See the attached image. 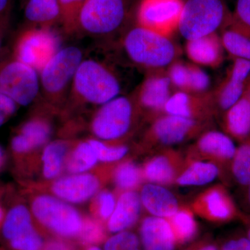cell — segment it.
<instances>
[{"label": "cell", "instance_id": "cell-7", "mask_svg": "<svg viewBox=\"0 0 250 250\" xmlns=\"http://www.w3.org/2000/svg\"><path fill=\"white\" fill-rule=\"evenodd\" d=\"M31 210L42 225L62 236H77L83 226L80 213L58 197L39 195L33 200Z\"/></svg>", "mask_w": 250, "mask_h": 250}, {"label": "cell", "instance_id": "cell-3", "mask_svg": "<svg viewBox=\"0 0 250 250\" xmlns=\"http://www.w3.org/2000/svg\"><path fill=\"white\" fill-rule=\"evenodd\" d=\"M84 59L76 46L61 47L39 72L41 89L50 101H60L71 90L75 74Z\"/></svg>", "mask_w": 250, "mask_h": 250}, {"label": "cell", "instance_id": "cell-12", "mask_svg": "<svg viewBox=\"0 0 250 250\" xmlns=\"http://www.w3.org/2000/svg\"><path fill=\"white\" fill-rule=\"evenodd\" d=\"M172 88L170 79L164 69L150 70L133 94L136 108L151 113L164 111L166 103L174 93Z\"/></svg>", "mask_w": 250, "mask_h": 250}, {"label": "cell", "instance_id": "cell-54", "mask_svg": "<svg viewBox=\"0 0 250 250\" xmlns=\"http://www.w3.org/2000/svg\"><path fill=\"white\" fill-rule=\"evenodd\" d=\"M3 216H4V213H3V210L1 209V207H0V223L2 220Z\"/></svg>", "mask_w": 250, "mask_h": 250}, {"label": "cell", "instance_id": "cell-36", "mask_svg": "<svg viewBox=\"0 0 250 250\" xmlns=\"http://www.w3.org/2000/svg\"><path fill=\"white\" fill-rule=\"evenodd\" d=\"M188 69V91L195 94L208 93L210 78L203 70L195 63H187Z\"/></svg>", "mask_w": 250, "mask_h": 250}, {"label": "cell", "instance_id": "cell-19", "mask_svg": "<svg viewBox=\"0 0 250 250\" xmlns=\"http://www.w3.org/2000/svg\"><path fill=\"white\" fill-rule=\"evenodd\" d=\"M141 201L153 216L172 218L178 211V202L170 191L157 184H146L141 190Z\"/></svg>", "mask_w": 250, "mask_h": 250}, {"label": "cell", "instance_id": "cell-11", "mask_svg": "<svg viewBox=\"0 0 250 250\" xmlns=\"http://www.w3.org/2000/svg\"><path fill=\"white\" fill-rule=\"evenodd\" d=\"M232 60L224 80L215 90L209 92L213 108L223 113L243 96L250 77V62L239 59Z\"/></svg>", "mask_w": 250, "mask_h": 250}, {"label": "cell", "instance_id": "cell-39", "mask_svg": "<svg viewBox=\"0 0 250 250\" xmlns=\"http://www.w3.org/2000/svg\"><path fill=\"white\" fill-rule=\"evenodd\" d=\"M11 246L16 250H40L42 240L35 229L10 241Z\"/></svg>", "mask_w": 250, "mask_h": 250}, {"label": "cell", "instance_id": "cell-17", "mask_svg": "<svg viewBox=\"0 0 250 250\" xmlns=\"http://www.w3.org/2000/svg\"><path fill=\"white\" fill-rule=\"evenodd\" d=\"M141 239L144 250H174L177 241L170 223L155 216L143 220Z\"/></svg>", "mask_w": 250, "mask_h": 250}, {"label": "cell", "instance_id": "cell-5", "mask_svg": "<svg viewBox=\"0 0 250 250\" xmlns=\"http://www.w3.org/2000/svg\"><path fill=\"white\" fill-rule=\"evenodd\" d=\"M136 108L133 98L116 97L100 106L92 121V132L103 141L121 139L129 132Z\"/></svg>", "mask_w": 250, "mask_h": 250}, {"label": "cell", "instance_id": "cell-13", "mask_svg": "<svg viewBox=\"0 0 250 250\" xmlns=\"http://www.w3.org/2000/svg\"><path fill=\"white\" fill-rule=\"evenodd\" d=\"M100 180L88 173L72 174L54 182L52 190L56 197L70 203H82L98 192Z\"/></svg>", "mask_w": 250, "mask_h": 250}, {"label": "cell", "instance_id": "cell-43", "mask_svg": "<svg viewBox=\"0 0 250 250\" xmlns=\"http://www.w3.org/2000/svg\"><path fill=\"white\" fill-rule=\"evenodd\" d=\"M17 105L14 100L0 93V126L14 115Z\"/></svg>", "mask_w": 250, "mask_h": 250}, {"label": "cell", "instance_id": "cell-14", "mask_svg": "<svg viewBox=\"0 0 250 250\" xmlns=\"http://www.w3.org/2000/svg\"><path fill=\"white\" fill-rule=\"evenodd\" d=\"M200 129L196 120L166 114L158 118L153 124L149 137L161 144H178L190 137Z\"/></svg>", "mask_w": 250, "mask_h": 250}, {"label": "cell", "instance_id": "cell-49", "mask_svg": "<svg viewBox=\"0 0 250 250\" xmlns=\"http://www.w3.org/2000/svg\"><path fill=\"white\" fill-rule=\"evenodd\" d=\"M195 250H218V249L216 246H213V245H207V246Z\"/></svg>", "mask_w": 250, "mask_h": 250}, {"label": "cell", "instance_id": "cell-26", "mask_svg": "<svg viewBox=\"0 0 250 250\" xmlns=\"http://www.w3.org/2000/svg\"><path fill=\"white\" fill-rule=\"evenodd\" d=\"M67 150V143L54 141L46 146L42 154V172L45 178L58 177L62 172Z\"/></svg>", "mask_w": 250, "mask_h": 250}, {"label": "cell", "instance_id": "cell-34", "mask_svg": "<svg viewBox=\"0 0 250 250\" xmlns=\"http://www.w3.org/2000/svg\"><path fill=\"white\" fill-rule=\"evenodd\" d=\"M115 181L117 186L123 190H129L134 188L141 181L139 167L131 162L121 164L117 168Z\"/></svg>", "mask_w": 250, "mask_h": 250}, {"label": "cell", "instance_id": "cell-1", "mask_svg": "<svg viewBox=\"0 0 250 250\" xmlns=\"http://www.w3.org/2000/svg\"><path fill=\"white\" fill-rule=\"evenodd\" d=\"M123 45L133 62L149 70L167 67L179 56V49L170 37L137 25L126 34Z\"/></svg>", "mask_w": 250, "mask_h": 250}, {"label": "cell", "instance_id": "cell-4", "mask_svg": "<svg viewBox=\"0 0 250 250\" xmlns=\"http://www.w3.org/2000/svg\"><path fill=\"white\" fill-rule=\"evenodd\" d=\"M221 0H188L178 30L187 41L217 33L230 16Z\"/></svg>", "mask_w": 250, "mask_h": 250}, {"label": "cell", "instance_id": "cell-16", "mask_svg": "<svg viewBox=\"0 0 250 250\" xmlns=\"http://www.w3.org/2000/svg\"><path fill=\"white\" fill-rule=\"evenodd\" d=\"M221 38L217 33L194 40L187 41L186 52L192 63L216 68L225 58Z\"/></svg>", "mask_w": 250, "mask_h": 250}, {"label": "cell", "instance_id": "cell-20", "mask_svg": "<svg viewBox=\"0 0 250 250\" xmlns=\"http://www.w3.org/2000/svg\"><path fill=\"white\" fill-rule=\"evenodd\" d=\"M141 204V197L137 192L132 190L123 192L116 202L114 211L108 218V231L121 232L132 226L139 218Z\"/></svg>", "mask_w": 250, "mask_h": 250}, {"label": "cell", "instance_id": "cell-48", "mask_svg": "<svg viewBox=\"0 0 250 250\" xmlns=\"http://www.w3.org/2000/svg\"><path fill=\"white\" fill-rule=\"evenodd\" d=\"M246 200L247 202V206L248 208H250V184L246 187Z\"/></svg>", "mask_w": 250, "mask_h": 250}, {"label": "cell", "instance_id": "cell-15", "mask_svg": "<svg viewBox=\"0 0 250 250\" xmlns=\"http://www.w3.org/2000/svg\"><path fill=\"white\" fill-rule=\"evenodd\" d=\"M212 111H214V108L210 100L209 92L201 95L175 90L164 108L166 114L196 121L207 118Z\"/></svg>", "mask_w": 250, "mask_h": 250}, {"label": "cell", "instance_id": "cell-18", "mask_svg": "<svg viewBox=\"0 0 250 250\" xmlns=\"http://www.w3.org/2000/svg\"><path fill=\"white\" fill-rule=\"evenodd\" d=\"M225 52L231 59L250 62V30L230 14L221 28L220 34Z\"/></svg>", "mask_w": 250, "mask_h": 250}, {"label": "cell", "instance_id": "cell-42", "mask_svg": "<svg viewBox=\"0 0 250 250\" xmlns=\"http://www.w3.org/2000/svg\"><path fill=\"white\" fill-rule=\"evenodd\" d=\"M233 17L250 30V0H237Z\"/></svg>", "mask_w": 250, "mask_h": 250}, {"label": "cell", "instance_id": "cell-41", "mask_svg": "<svg viewBox=\"0 0 250 250\" xmlns=\"http://www.w3.org/2000/svg\"><path fill=\"white\" fill-rule=\"evenodd\" d=\"M95 205L99 217L103 220H108L114 211L116 202L111 192L103 191L97 197Z\"/></svg>", "mask_w": 250, "mask_h": 250}, {"label": "cell", "instance_id": "cell-8", "mask_svg": "<svg viewBox=\"0 0 250 250\" xmlns=\"http://www.w3.org/2000/svg\"><path fill=\"white\" fill-rule=\"evenodd\" d=\"M39 72L17 59L0 63V93L18 105L28 106L39 96Z\"/></svg>", "mask_w": 250, "mask_h": 250}, {"label": "cell", "instance_id": "cell-24", "mask_svg": "<svg viewBox=\"0 0 250 250\" xmlns=\"http://www.w3.org/2000/svg\"><path fill=\"white\" fill-rule=\"evenodd\" d=\"M34 229L30 212L24 205H17L10 210L3 225V235L11 240L22 236Z\"/></svg>", "mask_w": 250, "mask_h": 250}, {"label": "cell", "instance_id": "cell-27", "mask_svg": "<svg viewBox=\"0 0 250 250\" xmlns=\"http://www.w3.org/2000/svg\"><path fill=\"white\" fill-rule=\"evenodd\" d=\"M93 146L89 141L79 143L67 158L66 167L72 174L85 173L98 162Z\"/></svg>", "mask_w": 250, "mask_h": 250}, {"label": "cell", "instance_id": "cell-32", "mask_svg": "<svg viewBox=\"0 0 250 250\" xmlns=\"http://www.w3.org/2000/svg\"><path fill=\"white\" fill-rule=\"evenodd\" d=\"M61 24L67 32L78 30L79 16L86 0H58Z\"/></svg>", "mask_w": 250, "mask_h": 250}, {"label": "cell", "instance_id": "cell-56", "mask_svg": "<svg viewBox=\"0 0 250 250\" xmlns=\"http://www.w3.org/2000/svg\"><path fill=\"white\" fill-rule=\"evenodd\" d=\"M133 250H141V249H140V248H136V249Z\"/></svg>", "mask_w": 250, "mask_h": 250}, {"label": "cell", "instance_id": "cell-6", "mask_svg": "<svg viewBox=\"0 0 250 250\" xmlns=\"http://www.w3.org/2000/svg\"><path fill=\"white\" fill-rule=\"evenodd\" d=\"M126 0H86L81 10L78 29L94 36L116 32L127 16Z\"/></svg>", "mask_w": 250, "mask_h": 250}, {"label": "cell", "instance_id": "cell-52", "mask_svg": "<svg viewBox=\"0 0 250 250\" xmlns=\"http://www.w3.org/2000/svg\"><path fill=\"white\" fill-rule=\"evenodd\" d=\"M3 162V153L1 149H0V167H1V164Z\"/></svg>", "mask_w": 250, "mask_h": 250}, {"label": "cell", "instance_id": "cell-38", "mask_svg": "<svg viewBox=\"0 0 250 250\" xmlns=\"http://www.w3.org/2000/svg\"><path fill=\"white\" fill-rule=\"evenodd\" d=\"M166 72L173 88H175L176 90L188 91V69L187 63L180 61H175L167 67Z\"/></svg>", "mask_w": 250, "mask_h": 250}, {"label": "cell", "instance_id": "cell-46", "mask_svg": "<svg viewBox=\"0 0 250 250\" xmlns=\"http://www.w3.org/2000/svg\"><path fill=\"white\" fill-rule=\"evenodd\" d=\"M12 0H0V22H7Z\"/></svg>", "mask_w": 250, "mask_h": 250}, {"label": "cell", "instance_id": "cell-55", "mask_svg": "<svg viewBox=\"0 0 250 250\" xmlns=\"http://www.w3.org/2000/svg\"><path fill=\"white\" fill-rule=\"evenodd\" d=\"M248 238H249L250 241V226L249 227V229H248Z\"/></svg>", "mask_w": 250, "mask_h": 250}, {"label": "cell", "instance_id": "cell-35", "mask_svg": "<svg viewBox=\"0 0 250 250\" xmlns=\"http://www.w3.org/2000/svg\"><path fill=\"white\" fill-rule=\"evenodd\" d=\"M96 153L99 161L102 162H114L121 160L128 152L126 146H111L100 140H88Z\"/></svg>", "mask_w": 250, "mask_h": 250}, {"label": "cell", "instance_id": "cell-22", "mask_svg": "<svg viewBox=\"0 0 250 250\" xmlns=\"http://www.w3.org/2000/svg\"><path fill=\"white\" fill-rule=\"evenodd\" d=\"M24 17L35 27L51 28L61 22L58 0H27Z\"/></svg>", "mask_w": 250, "mask_h": 250}, {"label": "cell", "instance_id": "cell-50", "mask_svg": "<svg viewBox=\"0 0 250 250\" xmlns=\"http://www.w3.org/2000/svg\"><path fill=\"white\" fill-rule=\"evenodd\" d=\"M6 22H0V49L1 45V34H2L3 29L6 27Z\"/></svg>", "mask_w": 250, "mask_h": 250}, {"label": "cell", "instance_id": "cell-21", "mask_svg": "<svg viewBox=\"0 0 250 250\" xmlns=\"http://www.w3.org/2000/svg\"><path fill=\"white\" fill-rule=\"evenodd\" d=\"M224 113V125L228 136L242 143L250 141V99L246 91Z\"/></svg>", "mask_w": 250, "mask_h": 250}, {"label": "cell", "instance_id": "cell-31", "mask_svg": "<svg viewBox=\"0 0 250 250\" xmlns=\"http://www.w3.org/2000/svg\"><path fill=\"white\" fill-rule=\"evenodd\" d=\"M145 177L153 183H169L174 177V170L170 161L165 156L154 158L146 164Z\"/></svg>", "mask_w": 250, "mask_h": 250}, {"label": "cell", "instance_id": "cell-29", "mask_svg": "<svg viewBox=\"0 0 250 250\" xmlns=\"http://www.w3.org/2000/svg\"><path fill=\"white\" fill-rule=\"evenodd\" d=\"M231 172L236 182L243 187L250 184V141L237 147L231 161Z\"/></svg>", "mask_w": 250, "mask_h": 250}, {"label": "cell", "instance_id": "cell-44", "mask_svg": "<svg viewBox=\"0 0 250 250\" xmlns=\"http://www.w3.org/2000/svg\"><path fill=\"white\" fill-rule=\"evenodd\" d=\"M11 147L14 152L18 154H27L34 149L30 143L20 133L15 136L13 139Z\"/></svg>", "mask_w": 250, "mask_h": 250}, {"label": "cell", "instance_id": "cell-53", "mask_svg": "<svg viewBox=\"0 0 250 250\" xmlns=\"http://www.w3.org/2000/svg\"><path fill=\"white\" fill-rule=\"evenodd\" d=\"M85 250H102L100 249V248H98V247L96 246H92L90 247V248H88V249Z\"/></svg>", "mask_w": 250, "mask_h": 250}, {"label": "cell", "instance_id": "cell-30", "mask_svg": "<svg viewBox=\"0 0 250 250\" xmlns=\"http://www.w3.org/2000/svg\"><path fill=\"white\" fill-rule=\"evenodd\" d=\"M52 129L48 122L42 118H34L21 128L20 134L30 143L34 149L44 146L50 137Z\"/></svg>", "mask_w": 250, "mask_h": 250}, {"label": "cell", "instance_id": "cell-23", "mask_svg": "<svg viewBox=\"0 0 250 250\" xmlns=\"http://www.w3.org/2000/svg\"><path fill=\"white\" fill-rule=\"evenodd\" d=\"M197 147L205 154L213 155L225 161H232L237 147L228 134L218 131H210L202 135Z\"/></svg>", "mask_w": 250, "mask_h": 250}, {"label": "cell", "instance_id": "cell-33", "mask_svg": "<svg viewBox=\"0 0 250 250\" xmlns=\"http://www.w3.org/2000/svg\"><path fill=\"white\" fill-rule=\"evenodd\" d=\"M170 225L177 241H189L196 233L197 227L195 220L192 215L187 211H177L172 217Z\"/></svg>", "mask_w": 250, "mask_h": 250}, {"label": "cell", "instance_id": "cell-37", "mask_svg": "<svg viewBox=\"0 0 250 250\" xmlns=\"http://www.w3.org/2000/svg\"><path fill=\"white\" fill-rule=\"evenodd\" d=\"M140 248V241L135 233L121 231L108 238L104 250H133Z\"/></svg>", "mask_w": 250, "mask_h": 250}, {"label": "cell", "instance_id": "cell-28", "mask_svg": "<svg viewBox=\"0 0 250 250\" xmlns=\"http://www.w3.org/2000/svg\"><path fill=\"white\" fill-rule=\"evenodd\" d=\"M205 202L210 216L216 220H229L236 214L233 202L223 190H211L206 195Z\"/></svg>", "mask_w": 250, "mask_h": 250}, {"label": "cell", "instance_id": "cell-47", "mask_svg": "<svg viewBox=\"0 0 250 250\" xmlns=\"http://www.w3.org/2000/svg\"><path fill=\"white\" fill-rule=\"evenodd\" d=\"M45 250H72L70 246L60 241H52L45 247Z\"/></svg>", "mask_w": 250, "mask_h": 250}, {"label": "cell", "instance_id": "cell-2", "mask_svg": "<svg viewBox=\"0 0 250 250\" xmlns=\"http://www.w3.org/2000/svg\"><path fill=\"white\" fill-rule=\"evenodd\" d=\"M71 92L84 103L101 106L119 96L121 84L106 64L95 59H83L75 74Z\"/></svg>", "mask_w": 250, "mask_h": 250}, {"label": "cell", "instance_id": "cell-25", "mask_svg": "<svg viewBox=\"0 0 250 250\" xmlns=\"http://www.w3.org/2000/svg\"><path fill=\"white\" fill-rule=\"evenodd\" d=\"M219 174L218 166L211 163L195 162L183 172L177 182L183 187L202 186L216 179Z\"/></svg>", "mask_w": 250, "mask_h": 250}, {"label": "cell", "instance_id": "cell-45", "mask_svg": "<svg viewBox=\"0 0 250 250\" xmlns=\"http://www.w3.org/2000/svg\"><path fill=\"white\" fill-rule=\"evenodd\" d=\"M222 250H250V241L247 237H240L227 241Z\"/></svg>", "mask_w": 250, "mask_h": 250}, {"label": "cell", "instance_id": "cell-9", "mask_svg": "<svg viewBox=\"0 0 250 250\" xmlns=\"http://www.w3.org/2000/svg\"><path fill=\"white\" fill-rule=\"evenodd\" d=\"M60 49V39L51 28H30L20 36L15 59L40 72Z\"/></svg>", "mask_w": 250, "mask_h": 250}, {"label": "cell", "instance_id": "cell-51", "mask_svg": "<svg viewBox=\"0 0 250 250\" xmlns=\"http://www.w3.org/2000/svg\"><path fill=\"white\" fill-rule=\"evenodd\" d=\"M246 91L250 99V77L249 80H248V82H247Z\"/></svg>", "mask_w": 250, "mask_h": 250}, {"label": "cell", "instance_id": "cell-10", "mask_svg": "<svg viewBox=\"0 0 250 250\" xmlns=\"http://www.w3.org/2000/svg\"><path fill=\"white\" fill-rule=\"evenodd\" d=\"M184 0H141L136 25L170 37L178 30Z\"/></svg>", "mask_w": 250, "mask_h": 250}, {"label": "cell", "instance_id": "cell-40", "mask_svg": "<svg viewBox=\"0 0 250 250\" xmlns=\"http://www.w3.org/2000/svg\"><path fill=\"white\" fill-rule=\"evenodd\" d=\"M80 235L83 243L95 244L103 239L104 231L99 222L92 219H87L83 223Z\"/></svg>", "mask_w": 250, "mask_h": 250}]
</instances>
